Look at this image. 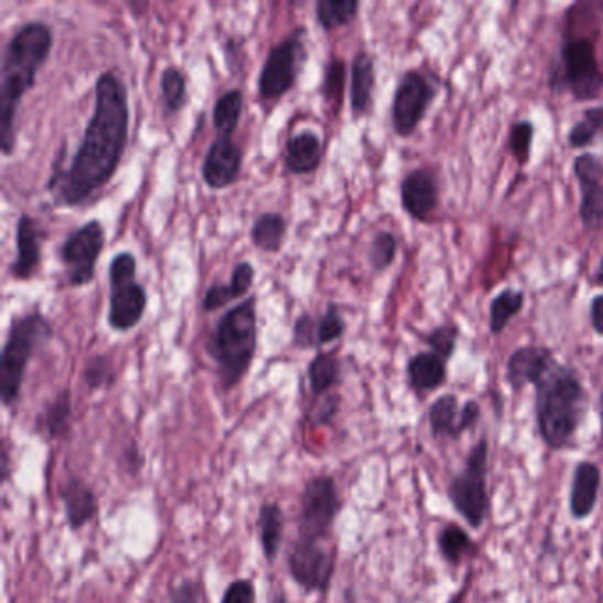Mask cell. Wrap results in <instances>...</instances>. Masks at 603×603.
I'll list each match as a JSON object with an SVG mask.
<instances>
[{"label": "cell", "mask_w": 603, "mask_h": 603, "mask_svg": "<svg viewBox=\"0 0 603 603\" xmlns=\"http://www.w3.org/2000/svg\"><path fill=\"white\" fill-rule=\"evenodd\" d=\"M590 320L593 331L603 337V294H596L590 303Z\"/></svg>", "instance_id": "c3c4849f"}, {"label": "cell", "mask_w": 603, "mask_h": 603, "mask_svg": "<svg viewBox=\"0 0 603 603\" xmlns=\"http://www.w3.org/2000/svg\"><path fill=\"white\" fill-rule=\"evenodd\" d=\"M253 279H255V267L252 266V262H237L234 269H232L231 282H229L235 299H241V297L250 293Z\"/></svg>", "instance_id": "b9f144b4"}, {"label": "cell", "mask_w": 603, "mask_h": 603, "mask_svg": "<svg viewBox=\"0 0 603 603\" xmlns=\"http://www.w3.org/2000/svg\"><path fill=\"white\" fill-rule=\"evenodd\" d=\"M169 603H200L199 585L191 579H182L169 590Z\"/></svg>", "instance_id": "f6af8a7d"}, {"label": "cell", "mask_w": 603, "mask_h": 603, "mask_svg": "<svg viewBox=\"0 0 603 603\" xmlns=\"http://www.w3.org/2000/svg\"><path fill=\"white\" fill-rule=\"evenodd\" d=\"M446 497L453 510L473 529L484 528L490 515L488 494V440L482 437L469 449L466 466L449 479Z\"/></svg>", "instance_id": "52a82bcc"}, {"label": "cell", "mask_w": 603, "mask_h": 603, "mask_svg": "<svg viewBox=\"0 0 603 603\" xmlns=\"http://www.w3.org/2000/svg\"><path fill=\"white\" fill-rule=\"evenodd\" d=\"M532 138H535V125L531 120H517L511 125L508 144L519 167H526L531 160Z\"/></svg>", "instance_id": "f35d334b"}, {"label": "cell", "mask_w": 603, "mask_h": 603, "mask_svg": "<svg viewBox=\"0 0 603 603\" xmlns=\"http://www.w3.org/2000/svg\"><path fill=\"white\" fill-rule=\"evenodd\" d=\"M482 420V405L478 400L469 399L462 404L461 408V422H458V431L461 435L466 434L470 429H475Z\"/></svg>", "instance_id": "bcb514c9"}, {"label": "cell", "mask_w": 603, "mask_h": 603, "mask_svg": "<svg viewBox=\"0 0 603 603\" xmlns=\"http://www.w3.org/2000/svg\"><path fill=\"white\" fill-rule=\"evenodd\" d=\"M458 335H461L458 326L446 322V325L432 329L431 334L426 335L425 342L429 343L434 355L440 356L448 363L457 351Z\"/></svg>", "instance_id": "74e56055"}, {"label": "cell", "mask_w": 603, "mask_h": 603, "mask_svg": "<svg viewBox=\"0 0 603 603\" xmlns=\"http://www.w3.org/2000/svg\"><path fill=\"white\" fill-rule=\"evenodd\" d=\"M257 590L250 579H235L226 585L220 603H255Z\"/></svg>", "instance_id": "7bdbcfd3"}, {"label": "cell", "mask_w": 603, "mask_h": 603, "mask_svg": "<svg viewBox=\"0 0 603 603\" xmlns=\"http://www.w3.org/2000/svg\"><path fill=\"white\" fill-rule=\"evenodd\" d=\"M116 369H114V361L105 355H96L87 360L84 367V382L85 387L91 391L103 390V388H110L116 384Z\"/></svg>", "instance_id": "e575fe53"}, {"label": "cell", "mask_w": 603, "mask_h": 603, "mask_svg": "<svg viewBox=\"0 0 603 603\" xmlns=\"http://www.w3.org/2000/svg\"><path fill=\"white\" fill-rule=\"evenodd\" d=\"M73 399L70 390L59 391L54 399L46 402L36 420L40 434L50 441H63L72 434L73 429Z\"/></svg>", "instance_id": "cb8c5ba5"}, {"label": "cell", "mask_w": 603, "mask_h": 603, "mask_svg": "<svg viewBox=\"0 0 603 603\" xmlns=\"http://www.w3.org/2000/svg\"><path fill=\"white\" fill-rule=\"evenodd\" d=\"M244 98L240 89L223 93L213 107V125L218 137H232L243 117Z\"/></svg>", "instance_id": "4dcf8cb0"}, {"label": "cell", "mask_w": 603, "mask_h": 603, "mask_svg": "<svg viewBox=\"0 0 603 603\" xmlns=\"http://www.w3.org/2000/svg\"><path fill=\"white\" fill-rule=\"evenodd\" d=\"M307 63V29L296 28L287 38L271 46L258 75V96L276 102L293 89L303 64Z\"/></svg>", "instance_id": "9c48e42d"}, {"label": "cell", "mask_w": 603, "mask_h": 603, "mask_svg": "<svg viewBox=\"0 0 603 603\" xmlns=\"http://www.w3.org/2000/svg\"><path fill=\"white\" fill-rule=\"evenodd\" d=\"M243 169V151L232 137H218L202 163V179L213 190H225L232 187Z\"/></svg>", "instance_id": "e0dca14e"}, {"label": "cell", "mask_w": 603, "mask_h": 603, "mask_svg": "<svg viewBox=\"0 0 603 603\" xmlns=\"http://www.w3.org/2000/svg\"><path fill=\"white\" fill-rule=\"evenodd\" d=\"M342 379V364L334 352H319L308 364V382L316 396L328 395Z\"/></svg>", "instance_id": "f546056e"}, {"label": "cell", "mask_w": 603, "mask_h": 603, "mask_svg": "<svg viewBox=\"0 0 603 603\" xmlns=\"http://www.w3.org/2000/svg\"><path fill=\"white\" fill-rule=\"evenodd\" d=\"M235 297L232 294L231 285L222 284V282H214L209 285L205 290L204 299H202V310L216 311L220 308L225 307L226 303L234 302Z\"/></svg>", "instance_id": "ee69618b"}, {"label": "cell", "mask_w": 603, "mask_h": 603, "mask_svg": "<svg viewBox=\"0 0 603 603\" xmlns=\"http://www.w3.org/2000/svg\"><path fill=\"white\" fill-rule=\"evenodd\" d=\"M440 181L432 170L414 169L400 182V202L416 222H432L440 208Z\"/></svg>", "instance_id": "9a60e30c"}, {"label": "cell", "mask_w": 603, "mask_h": 603, "mask_svg": "<svg viewBox=\"0 0 603 603\" xmlns=\"http://www.w3.org/2000/svg\"><path fill=\"white\" fill-rule=\"evenodd\" d=\"M593 282L596 287H603V257L602 261H600L599 269L594 273Z\"/></svg>", "instance_id": "816d5d0a"}, {"label": "cell", "mask_w": 603, "mask_h": 603, "mask_svg": "<svg viewBox=\"0 0 603 603\" xmlns=\"http://www.w3.org/2000/svg\"><path fill=\"white\" fill-rule=\"evenodd\" d=\"M347 66L342 59H331L326 66L322 94L335 110H342L343 91H346Z\"/></svg>", "instance_id": "8d00e7d4"}, {"label": "cell", "mask_w": 603, "mask_h": 603, "mask_svg": "<svg viewBox=\"0 0 603 603\" xmlns=\"http://www.w3.org/2000/svg\"><path fill=\"white\" fill-rule=\"evenodd\" d=\"M599 413H600V425H602V435H603V387H602V390H600Z\"/></svg>", "instance_id": "db71d44e"}, {"label": "cell", "mask_w": 603, "mask_h": 603, "mask_svg": "<svg viewBox=\"0 0 603 603\" xmlns=\"http://www.w3.org/2000/svg\"><path fill=\"white\" fill-rule=\"evenodd\" d=\"M105 226L99 220H91L67 235L61 248V261L72 287L91 284L96 273V262L105 250Z\"/></svg>", "instance_id": "7c38bea8"}, {"label": "cell", "mask_w": 603, "mask_h": 603, "mask_svg": "<svg viewBox=\"0 0 603 603\" xmlns=\"http://www.w3.org/2000/svg\"><path fill=\"white\" fill-rule=\"evenodd\" d=\"M600 10H602V13H603V0L602 2H600Z\"/></svg>", "instance_id": "9f6ffc18"}, {"label": "cell", "mask_w": 603, "mask_h": 603, "mask_svg": "<svg viewBox=\"0 0 603 603\" xmlns=\"http://www.w3.org/2000/svg\"><path fill=\"white\" fill-rule=\"evenodd\" d=\"M437 550L444 563L455 568L461 567L467 556L475 554L478 546L466 529L458 523L448 522L437 532Z\"/></svg>", "instance_id": "4316f807"}, {"label": "cell", "mask_w": 603, "mask_h": 603, "mask_svg": "<svg viewBox=\"0 0 603 603\" xmlns=\"http://www.w3.org/2000/svg\"><path fill=\"white\" fill-rule=\"evenodd\" d=\"M322 152L325 146L320 140L319 135L310 129L299 131L288 138L285 146L284 163L288 172L294 176H307V173L316 172L322 161Z\"/></svg>", "instance_id": "7402d4cb"}, {"label": "cell", "mask_w": 603, "mask_h": 603, "mask_svg": "<svg viewBox=\"0 0 603 603\" xmlns=\"http://www.w3.org/2000/svg\"><path fill=\"white\" fill-rule=\"evenodd\" d=\"M396 253H399V241H396L395 235L388 231L378 232L372 243H370V266H372L373 271L382 273V271L393 266Z\"/></svg>", "instance_id": "d590c367"}, {"label": "cell", "mask_w": 603, "mask_h": 603, "mask_svg": "<svg viewBox=\"0 0 603 603\" xmlns=\"http://www.w3.org/2000/svg\"><path fill=\"white\" fill-rule=\"evenodd\" d=\"M54 49V32L45 22H28L8 41L0 67V147L6 156L17 146V116L23 96Z\"/></svg>", "instance_id": "7a4b0ae2"}, {"label": "cell", "mask_w": 603, "mask_h": 603, "mask_svg": "<svg viewBox=\"0 0 603 603\" xmlns=\"http://www.w3.org/2000/svg\"><path fill=\"white\" fill-rule=\"evenodd\" d=\"M59 499L63 501L67 528L72 531H81L98 517V496L81 476H67L66 482L59 488Z\"/></svg>", "instance_id": "ac0fdd59"}, {"label": "cell", "mask_w": 603, "mask_h": 603, "mask_svg": "<svg viewBox=\"0 0 603 603\" xmlns=\"http://www.w3.org/2000/svg\"><path fill=\"white\" fill-rule=\"evenodd\" d=\"M8 479H10V452L4 444V448H2V482L6 484Z\"/></svg>", "instance_id": "681fc988"}, {"label": "cell", "mask_w": 603, "mask_h": 603, "mask_svg": "<svg viewBox=\"0 0 603 603\" xmlns=\"http://www.w3.org/2000/svg\"><path fill=\"white\" fill-rule=\"evenodd\" d=\"M526 305V294L517 288H503L497 293L488 307V331L497 337L505 331L510 320L519 316Z\"/></svg>", "instance_id": "83f0119b"}, {"label": "cell", "mask_w": 603, "mask_h": 603, "mask_svg": "<svg viewBox=\"0 0 603 603\" xmlns=\"http://www.w3.org/2000/svg\"><path fill=\"white\" fill-rule=\"evenodd\" d=\"M573 176L581 190L579 218L585 231L603 225V161L593 152H582L573 160Z\"/></svg>", "instance_id": "5bb4252c"}, {"label": "cell", "mask_w": 603, "mask_h": 603, "mask_svg": "<svg viewBox=\"0 0 603 603\" xmlns=\"http://www.w3.org/2000/svg\"><path fill=\"white\" fill-rule=\"evenodd\" d=\"M358 0H319L316 4L317 22L326 32L346 28L358 17Z\"/></svg>", "instance_id": "1f68e13d"}, {"label": "cell", "mask_w": 603, "mask_h": 603, "mask_svg": "<svg viewBox=\"0 0 603 603\" xmlns=\"http://www.w3.org/2000/svg\"><path fill=\"white\" fill-rule=\"evenodd\" d=\"M558 363L554 351L546 346H523L506 361L505 379L514 391L537 387Z\"/></svg>", "instance_id": "2e32d148"}, {"label": "cell", "mask_w": 603, "mask_h": 603, "mask_svg": "<svg viewBox=\"0 0 603 603\" xmlns=\"http://www.w3.org/2000/svg\"><path fill=\"white\" fill-rule=\"evenodd\" d=\"M110 302L108 326L125 334L137 328L147 308V290L137 282V258L131 252H119L108 266Z\"/></svg>", "instance_id": "ba28073f"}, {"label": "cell", "mask_w": 603, "mask_h": 603, "mask_svg": "<svg viewBox=\"0 0 603 603\" xmlns=\"http://www.w3.org/2000/svg\"><path fill=\"white\" fill-rule=\"evenodd\" d=\"M129 135V103L125 82L103 72L94 84V108L66 170L49 181L59 204L82 205L116 176Z\"/></svg>", "instance_id": "6da1fadb"}, {"label": "cell", "mask_w": 603, "mask_h": 603, "mask_svg": "<svg viewBox=\"0 0 603 603\" xmlns=\"http://www.w3.org/2000/svg\"><path fill=\"white\" fill-rule=\"evenodd\" d=\"M161 98L165 110L170 114L181 110L187 105L188 82L184 73L178 66H167L160 78Z\"/></svg>", "instance_id": "836d02e7"}, {"label": "cell", "mask_w": 603, "mask_h": 603, "mask_svg": "<svg viewBox=\"0 0 603 603\" xmlns=\"http://www.w3.org/2000/svg\"><path fill=\"white\" fill-rule=\"evenodd\" d=\"M342 499L338 494L337 479L329 475L311 476L303 488L297 515V531L302 540L320 541L328 537Z\"/></svg>", "instance_id": "8fae6325"}, {"label": "cell", "mask_w": 603, "mask_h": 603, "mask_svg": "<svg viewBox=\"0 0 603 603\" xmlns=\"http://www.w3.org/2000/svg\"><path fill=\"white\" fill-rule=\"evenodd\" d=\"M600 485H602V470L599 464L591 461L576 462L573 469L568 508L573 520L590 519L596 503H599Z\"/></svg>", "instance_id": "d6986e66"}, {"label": "cell", "mask_w": 603, "mask_h": 603, "mask_svg": "<svg viewBox=\"0 0 603 603\" xmlns=\"http://www.w3.org/2000/svg\"><path fill=\"white\" fill-rule=\"evenodd\" d=\"M461 402L455 393L437 396L429 408V426L434 440H461Z\"/></svg>", "instance_id": "d4e9b609"}, {"label": "cell", "mask_w": 603, "mask_h": 603, "mask_svg": "<svg viewBox=\"0 0 603 603\" xmlns=\"http://www.w3.org/2000/svg\"><path fill=\"white\" fill-rule=\"evenodd\" d=\"M269 603H288L287 593L284 590H276L271 596Z\"/></svg>", "instance_id": "f907efd6"}, {"label": "cell", "mask_w": 603, "mask_h": 603, "mask_svg": "<svg viewBox=\"0 0 603 603\" xmlns=\"http://www.w3.org/2000/svg\"><path fill=\"white\" fill-rule=\"evenodd\" d=\"M408 384L416 395L440 390L448 381V363L432 351L414 355L405 367Z\"/></svg>", "instance_id": "44dd1931"}, {"label": "cell", "mask_w": 603, "mask_h": 603, "mask_svg": "<svg viewBox=\"0 0 603 603\" xmlns=\"http://www.w3.org/2000/svg\"><path fill=\"white\" fill-rule=\"evenodd\" d=\"M285 514L276 503H264L258 510L257 535L262 554L267 563H275L282 540H284Z\"/></svg>", "instance_id": "484cf974"}, {"label": "cell", "mask_w": 603, "mask_h": 603, "mask_svg": "<svg viewBox=\"0 0 603 603\" xmlns=\"http://www.w3.org/2000/svg\"><path fill=\"white\" fill-rule=\"evenodd\" d=\"M600 554H602V559H603V540H602V546H600Z\"/></svg>", "instance_id": "11a10c76"}, {"label": "cell", "mask_w": 603, "mask_h": 603, "mask_svg": "<svg viewBox=\"0 0 603 603\" xmlns=\"http://www.w3.org/2000/svg\"><path fill=\"white\" fill-rule=\"evenodd\" d=\"M293 342L299 349L317 347V320L311 319L310 314L297 317L293 328Z\"/></svg>", "instance_id": "60d3db41"}, {"label": "cell", "mask_w": 603, "mask_h": 603, "mask_svg": "<svg viewBox=\"0 0 603 603\" xmlns=\"http://www.w3.org/2000/svg\"><path fill=\"white\" fill-rule=\"evenodd\" d=\"M338 409H340V399H338V395H329L328 393L325 400L317 405L316 413H314V423L328 425L337 416Z\"/></svg>", "instance_id": "7dc6e473"}, {"label": "cell", "mask_w": 603, "mask_h": 603, "mask_svg": "<svg viewBox=\"0 0 603 603\" xmlns=\"http://www.w3.org/2000/svg\"><path fill=\"white\" fill-rule=\"evenodd\" d=\"M288 573L307 593H326L334 581L337 559L319 541L297 538L287 556Z\"/></svg>", "instance_id": "4fadbf2b"}, {"label": "cell", "mask_w": 603, "mask_h": 603, "mask_svg": "<svg viewBox=\"0 0 603 603\" xmlns=\"http://www.w3.org/2000/svg\"><path fill=\"white\" fill-rule=\"evenodd\" d=\"M257 297H246L218 320L208 355L216 364L223 390H234L248 373L258 346Z\"/></svg>", "instance_id": "277c9868"}, {"label": "cell", "mask_w": 603, "mask_h": 603, "mask_svg": "<svg viewBox=\"0 0 603 603\" xmlns=\"http://www.w3.org/2000/svg\"><path fill=\"white\" fill-rule=\"evenodd\" d=\"M375 81L378 75L372 55L369 52H358L351 67V110L356 119L372 110Z\"/></svg>", "instance_id": "603a6c76"}, {"label": "cell", "mask_w": 603, "mask_h": 603, "mask_svg": "<svg viewBox=\"0 0 603 603\" xmlns=\"http://www.w3.org/2000/svg\"><path fill=\"white\" fill-rule=\"evenodd\" d=\"M346 334V319L335 305H329L325 316L317 320V347L337 342Z\"/></svg>", "instance_id": "ab89813d"}, {"label": "cell", "mask_w": 603, "mask_h": 603, "mask_svg": "<svg viewBox=\"0 0 603 603\" xmlns=\"http://www.w3.org/2000/svg\"><path fill=\"white\" fill-rule=\"evenodd\" d=\"M437 94L440 85L434 81V76L417 67L408 70L400 76L391 103L393 131L402 138L416 134Z\"/></svg>", "instance_id": "30bf717a"}, {"label": "cell", "mask_w": 603, "mask_h": 603, "mask_svg": "<svg viewBox=\"0 0 603 603\" xmlns=\"http://www.w3.org/2000/svg\"><path fill=\"white\" fill-rule=\"evenodd\" d=\"M550 89L568 93L573 102H594L603 91V72L591 38L572 36L559 49V63L550 72Z\"/></svg>", "instance_id": "8992f818"}, {"label": "cell", "mask_w": 603, "mask_h": 603, "mask_svg": "<svg viewBox=\"0 0 603 603\" xmlns=\"http://www.w3.org/2000/svg\"><path fill=\"white\" fill-rule=\"evenodd\" d=\"M590 408L581 375L570 364L556 363L535 387L538 434L550 452L573 448Z\"/></svg>", "instance_id": "3957f363"}, {"label": "cell", "mask_w": 603, "mask_h": 603, "mask_svg": "<svg viewBox=\"0 0 603 603\" xmlns=\"http://www.w3.org/2000/svg\"><path fill=\"white\" fill-rule=\"evenodd\" d=\"M52 337L54 328L40 311H31L11 322L0 360V395L6 408L19 402L32 356Z\"/></svg>", "instance_id": "5b68a950"}, {"label": "cell", "mask_w": 603, "mask_h": 603, "mask_svg": "<svg viewBox=\"0 0 603 603\" xmlns=\"http://www.w3.org/2000/svg\"><path fill=\"white\" fill-rule=\"evenodd\" d=\"M287 237V222L278 213H262L253 222L250 240L253 246L266 253H276L284 246Z\"/></svg>", "instance_id": "f1b7e54d"}, {"label": "cell", "mask_w": 603, "mask_h": 603, "mask_svg": "<svg viewBox=\"0 0 603 603\" xmlns=\"http://www.w3.org/2000/svg\"><path fill=\"white\" fill-rule=\"evenodd\" d=\"M17 258L11 264V275L20 282L36 275L41 262V231L34 218L22 214L17 222Z\"/></svg>", "instance_id": "ffe728a7"}, {"label": "cell", "mask_w": 603, "mask_h": 603, "mask_svg": "<svg viewBox=\"0 0 603 603\" xmlns=\"http://www.w3.org/2000/svg\"><path fill=\"white\" fill-rule=\"evenodd\" d=\"M603 135V107H591L584 110L581 119L568 131V146L572 149H584Z\"/></svg>", "instance_id": "d6a6232c"}, {"label": "cell", "mask_w": 603, "mask_h": 603, "mask_svg": "<svg viewBox=\"0 0 603 603\" xmlns=\"http://www.w3.org/2000/svg\"><path fill=\"white\" fill-rule=\"evenodd\" d=\"M466 593L467 590L464 588V590L458 591V593L455 594L452 600H449V603H464V600H466Z\"/></svg>", "instance_id": "f5cc1de1"}]
</instances>
